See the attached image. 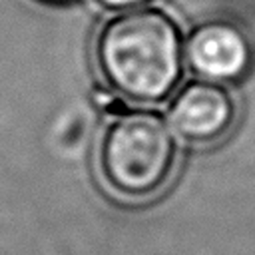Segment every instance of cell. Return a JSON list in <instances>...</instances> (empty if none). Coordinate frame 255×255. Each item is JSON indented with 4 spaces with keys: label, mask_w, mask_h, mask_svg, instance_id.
<instances>
[{
    "label": "cell",
    "mask_w": 255,
    "mask_h": 255,
    "mask_svg": "<svg viewBox=\"0 0 255 255\" xmlns=\"http://www.w3.org/2000/svg\"><path fill=\"white\" fill-rule=\"evenodd\" d=\"M177 165L175 133L159 114L135 110L116 116L98 145L106 187L128 201H145L163 191Z\"/></svg>",
    "instance_id": "7a4b0ae2"
},
{
    "label": "cell",
    "mask_w": 255,
    "mask_h": 255,
    "mask_svg": "<svg viewBox=\"0 0 255 255\" xmlns=\"http://www.w3.org/2000/svg\"><path fill=\"white\" fill-rule=\"evenodd\" d=\"M102 6L112 8V10H131V8H139L151 0H98Z\"/></svg>",
    "instance_id": "5b68a950"
},
{
    "label": "cell",
    "mask_w": 255,
    "mask_h": 255,
    "mask_svg": "<svg viewBox=\"0 0 255 255\" xmlns=\"http://www.w3.org/2000/svg\"><path fill=\"white\" fill-rule=\"evenodd\" d=\"M42 2H50V4H66V2H72V0H42Z\"/></svg>",
    "instance_id": "8992f818"
},
{
    "label": "cell",
    "mask_w": 255,
    "mask_h": 255,
    "mask_svg": "<svg viewBox=\"0 0 255 255\" xmlns=\"http://www.w3.org/2000/svg\"><path fill=\"white\" fill-rule=\"evenodd\" d=\"M235 96L221 82L197 78L187 82L169 104L171 129L191 145H213L237 124Z\"/></svg>",
    "instance_id": "3957f363"
},
{
    "label": "cell",
    "mask_w": 255,
    "mask_h": 255,
    "mask_svg": "<svg viewBox=\"0 0 255 255\" xmlns=\"http://www.w3.org/2000/svg\"><path fill=\"white\" fill-rule=\"evenodd\" d=\"M106 86L126 102L159 104L183 74L185 44L175 18L161 8H131L110 18L94 44Z\"/></svg>",
    "instance_id": "6da1fadb"
},
{
    "label": "cell",
    "mask_w": 255,
    "mask_h": 255,
    "mask_svg": "<svg viewBox=\"0 0 255 255\" xmlns=\"http://www.w3.org/2000/svg\"><path fill=\"white\" fill-rule=\"evenodd\" d=\"M185 58L193 74L213 82L243 78L253 64V44L247 32L229 20L197 24L185 42Z\"/></svg>",
    "instance_id": "277c9868"
}]
</instances>
